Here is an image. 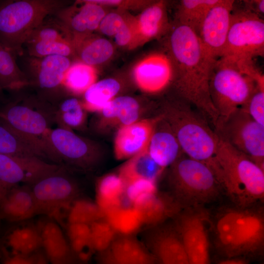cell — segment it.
I'll list each match as a JSON object with an SVG mask.
<instances>
[{
	"instance_id": "obj_1",
	"label": "cell",
	"mask_w": 264,
	"mask_h": 264,
	"mask_svg": "<svg viewBox=\"0 0 264 264\" xmlns=\"http://www.w3.org/2000/svg\"><path fill=\"white\" fill-rule=\"evenodd\" d=\"M169 53L176 68V87L187 103L196 107L217 129L220 118L210 94L209 79L217 60L211 58L198 35L190 28L176 23L170 31Z\"/></svg>"
},
{
	"instance_id": "obj_2",
	"label": "cell",
	"mask_w": 264,
	"mask_h": 264,
	"mask_svg": "<svg viewBox=\"0 0 264 264\" xmlns=\"http://www.w3.org/2000/svg\"><path fill=\"white\" fill-rule=\"evenodd\" d=\"M219 136L216 177L236 206H254L264 198V170Z\"/></svg>"
},
{
	"instance_id": "obj_3",
	"label": "cell",
	"mask_w": 264,
	"mask_h": 264,
	"mask_svg": "<svg viewBox=\"0 0 264 264\" xmlns=\"http://www.w3.org/2000/svg\"><path fill=\"white\" fill-rule=\"evenodd\" d=\"M216 245L227 259L261 254L264 246V219L253 206L224 210L214 225Z\"/></svg>"
},
{
	"instance_id": "obj_4",
	"label": "cell",
	"mask_w": 264,
	"mask_h": 264,
	"mask_svg": "<svg viewBox=\"0 0 264 264\" xmlns=\"http://www.w3.org/2000/svg\"><path fill=\"white\" fill-rule=\"evenodd\" d=\"M64 0H8L0 2V42L17 57L33 31L67 5Z\"/></svg>"
},
{
	"instance_id": "obj_5",
	"label": "cell",
	"mask_w": 264,
	"mask_h": 264,
	"mask_svg": "<svg viewBox=\"0 0 264 264\" xmlns=\"http://www.w3.org/2000/svg\"><path fill=\"white\" fill-rule=\"evenodd\" d=\"M163 116L182 152L187 157L206 164L215 175L220 139L218 133L187 102L168 106Z\"/></svg>"
},
{
	"instance_id": "obj_6",
	"label": "cell",
	"mask_w": 264,
	"mask_h": 264,
	"mask_svg": "<svg viewBox=\"0 0 264 264\" xmlns=\"http://www.w3.org/2000/svg\"><path fill=\"white\" fill-rule=\"evenodd\" d=\"M171 167V195L183 208L203 206L215 200L222 190L213 172L202 162L187 156Z\"/></svg>"
},
{
	"instance_id": "obj_7",
	"label": "cell",
	"mask_w": 264,
	"mask_h": 264,
	"mask_svg": "<svg viewBox=\"0 0 264 264\" xmlns=\"http://www.w3.org/2000/svg\"><path fill=\"white\" fill-rule=\"evenodd\" d=\"M255 81L234 64L218 59L210 76L209 91L218 112L220 125L238 109L247 102L256 90Z\"/></svg>"
},
{
	"instance_id": "obj_8",
	"label": "cell",
	"mask_w": 264,
	"mask_h": 264,
	"mask_svg": "<svg viewBox=\"0 0 264 264\" xmlns=\"http://www.w3.org/2000/svg\"><path fill=\"white\" fill-rule=\"evenodd\" d=\"M264 54V22L262 17L243 7L234 5L225 46L220 59L238 66L253 62L255 58Z\"/></svg>"
},
{
	"instance_id": "obj_9",
	"label": "cell",
	"mask_w": 264,
	"mask_h": 264,
	"mask_svg": "<svg viewBox=\"0 0 264 264\" xmlns=\"http://www.w3.org/2000/svg\"><path fill=\"white\" fill-rule=\"evenodd\" d=\"M54 110L55 105L31 96L0 109V120L20 133L47 144L45 138L51 129L49 119H54Z\"/></svg>"
},
{
	"instance_id": "obj_10",
	"label": "cell",
	"mask_w": 264,
	"mask_h": 264,
	"mask_svg": "<svg viewBox=\"0 0 264 264\" xmlns=\"http://www.w3.org/2000/svg\"><path fill=\"white\" fill-rule=\"evenodd\" d=\"M19 65L25 74L29 86L36 89L40 98L50 103L62 99L65 75L72 64L70 58L58 55L35 57L19 56Z\"/></svg>"
},
{
	"instance_id": "obj_11",
	"label": "cell",
	"mask_w": 264,
	"mask_h": 264,
	"mask_svg": "<svg viewBox=\"0 0 264 264\" xmlns=\"http://www.w3.org/2000/svg\"><path fill=\"white\" fill-rule=\"evenodd\" d=\"M216 132L264 170V126L243 109L236 110Z\"/></svg>"
},
{
	"instance_id": "obj_12",
	"label": "cell",
	"mask_w": 264,
	"mask_h": 264,
	"mask_svg": "<svg viewBox=\"0 0 264 264\" xmlns=\"http://www.w3.org/2000/svg\"><path fill=\"white\" fill-rule=\"evenodd\" d=\"M203 206L184 208L174 219L189 264H210L209 215Z\"/></svg>"
},
{
	"instance_id": "obj_13",
	"label": "cell",
	"mask_w": 264,
	"mask_h": 264,
	"mask_svg": "<svg viewBox=\"0 0 264 264\" xmlns=\"http://www.w3.org/2000/svg\"><path fill=\"white\" fill-rule=\"evenodd\" d=\"M38 215L52 216L62 207L72 203L77 197L76 183L62 168L40 178L30 186Z\"/></svg>"
},
{
	"instance_id": "obj_14",
	"label": "cell",
	"mask_w": 264,
	"mask_h": 264,
	"mask_svg": "<svg viewBox=\"0 0 264 264\" xmlns=\"http://www.w3.org/2000/svg\"><path fill=\"white\" fill-rule=\"evenodd\" d=\"M45 141L59 162L63 160L88 169L96 160L97 151L95 145L72 130L60 127L50 129Z\"/></svg>"
},
{
	"instance_id": "obj_15",
	"label": "cell",
	"mask_w": 264,
	"mask_h": 264,
	"mask_svg": "<svg viewBox=\"0 0 264 264\" xmlns=\"http://www.w3.org/2000/svg\"><path fill=\"white\" fill-rule=\"evenodd\" d=\"M62 168L41 158L0 154V181L8 190L21 183L30 186Z\"/></svg>"
},
{
	"instance_id": "obj_16",
	"label": "cell",
	"mask_w": 264,
	"mask_h": 264,
	"mask_svg": "<svg viewBox=\"0 0 264 264\" xmlns=\"http://www.w3.org/2000/svg\"><path fill=\"white\" fill-rule=\"evenodd\" d=\"M235 0H219L209 11L198 36L209 55L217 60L224 51L229 30Z\"/></svg>"
},
{
	"instance_id": "obj_17",
	"label": "cell",
	"mask_w": 264,
	"mask_h": 264,
	"mask_svg": "<svg viewBox=\"0 0 264 264\" xmlns=\"http://www.w3.org/2000/svg\"><path fill=\"white\" fill-rule=\"evenodd\" d=\"M144 238L146 247L158 264H189L174 224L149 228Z\"/></svg>"
},
{
	"instance_id": "obj_18",
	"label": "cell",
	"mask_w": 264,
	"mask_h": 264,
	"mask_svg": "<svg viewBox=\"0 0 264 264\" xmlns=\"http://www.w3.org/2000/svg\"><path fill=\"white\" fill-rule=\"evenodd\" d=\"M78 2L79 7L67 5L54 15L70 33L73 44L98 29L106 15L102 5L90 0Z\"/></svg>"
},
{
	"instance_id": "obj_19",
	"label": "cell",
	"mask_w": 264,
	"mask_h": 264,
	"mask_svg": "<svg viewBox=\"0 0 264 264\" xmlns=\"http://www.w3.org/2000/svg\"><path fill=\"white\" fill-rule=\"evenodd\" d=\"M175 64L171 55L154 53L139 63L134 70L137 84L145 91L158 92L175 82Z\"/></svg>"
},
{
	"instance_id": "obj_20",
	"label": "cell",
	"mask_w": 264,
	"mask_h": 264,
	"mask_svg": "<svg viewBox=\"0 0 264 264\" xmlns=\"http://www.w3.org/2000/svg\"><path fill=\"white\" fill-rule=\"evenodd\" d=\"M160 118L139 120L118 129L114 140L116 158L129 159L147 150Z\"/></svg>"
},
{
	"instance_id": "obj_21",
	"label": "cell",
	"mask_w": 264,
	"mask_h": 264,
	"mask_svg": "<svg viewBox=\"0 0 264 264\" xmlns=\"http://www.w3.org/2000/svg\"><path fill=\"white\" fill-rule=\"evenodd\" d=\"M98 264H155L147 247L133 236L118 235L98 254Z\"/></svg>"
},
{
	"instance_id": "obj_22",
	"label": "cell",
	"mask_w": 264,
	"mask_h": 264,
	"mask_svg": "<svg viewBox=\"0 0 264 264\" xmlns=\"http://www.w3.org/2000/svg\"><path fill=\"white\" fill-rule=\"evenodd\" d=\"M41 248L49 264H73L74 258L67 238L58 224L51 219L38 225Z\"/></svg>"
},
{
	"instance_id": "obj_23",
	"label": "cell",
	"mask_w": 264,
	"mask_h": 264,
	"mask_svg": "<svg viewBox=\"0 0 264 264\" xmlns=\"http://www.w3.org/2000/svg\"><path fill=\"white\" fill-rule=\"evenodd\" d=\"M0 154L32 156L53 160L47 145L26 137L0 120Z\"/></svg>"
},
{
	"instance_id": "obj_24",
	"label": "cell",
	"mask_w": 264,
	"mask_h": 264,
	"mask_svg": "<svg viewBox=\"0 0 264 264\" xmlns=\"http://www.w3.org/2000/svg\"><path fill=\"white\" fill-rule=\"evenodd\" d=\"M136 207L141 215L143 225L148 228L174 219L184 208L170 194H155Z\"/></svg>"
},
{
	"instance_id": "obj_25",
	"label": "cell",
	"mask_w": 264,
	"mask_h": 264,
	"mask_svg": "<svg viewBox=\"0 0 264 264\" xmlns=\"http://www.w3.org/2000/svg\"><path fill=\"white\" fill-rule=\"evenodd\" d=\"M99 112V125L101 128L118 129L139 120L140 107L134 98L122 96L113 99Z\"/></svg>"
},
{
	"instance_id": "obj_26",
	"label": "cell",
	"mask_w": 264,
	"mask_h": 264,
	"mask_svg": "<svg viewBox=\"0 0 264 264\" xmlns=\"http://www.w3.org/2000/svg\"><path fill=\"white\" fill-rule=\"evenodd\" d=\"M0 214L13 221L24 220L38 215L30 186H16L10 189L0 204Z\"/></svg>"
},
{
	"instance_id": "obj_27",
	"label": "cell",
	"mask_w": 264,
	"mask_h": 264,
	"mask_svg": "<svg viewBox=\"0 0 264 264\" xmlns=\"http://www.w3.org/2000/svg\"><path fill=\"white\" fill-rule=\"evenodd\" d=\"M148 152L155 162L162 169L171 166L183 153L175 134L169 126L156 130L152 136Z\"/></svg>"
},
{
	"instance_id": "obj_28",
	"label": "cell",
	"mask_w": 264,
	"mask_h": 264,
	"mask_svg": "<svg viewBox=\"0 0 264 264\" xmlns=\"http://www.w3.org/2000/svg\"><path fill=\"white\" fill-rule=\"evenodd\" d=\"M140 37L148 40L169 31L170 26L164 1H156L146 8L135 22Z\"/></svg>"
},
{
	"instance_id": "obj_29",
	"label": "cell",
	"mask_w": 264,
	"mask_h": 264,
	"mask_svg": "<svg viewBox=\"0 0 264 264\" xmlns=\"http://www.w3.org/2000/svg\"><path fill=\"white\" fill-rule=\"evenodd\" d=\"M103 219L119 235L132 236L143 225L139 211L123 203L105 212Z\"/></svg>"
},
{
	"instance_id": "obj_30",
	"label": "cell",
	"mask_w": 264,
	"mask_h": 264,
	"mask_svg": "<svg viewBox=\"0 0 264 264\" xmlns=\"http://www.w3.org/2000/svg\"><path fill=\"white\" fill-rule=\"evenodd\" d=\"M147 149L129 159L121 168L119 175L124 185L129 181L139 178L155 182L164 170L153 159Z\"/></svg>"
},
{
	"instance_id": "obj_31",
	"label": "cell",
	"mask_w": 264,
	"mask_h": 264,
	"mask_svg": "<svg viewBox=\"0 0 264 264\" xmlns=\"http://www.w3.org/2000/svg\"><path fill=\"white\" fill-rule=\"evenodd\" d=\"M17 58L16 55L4 47L0 49V87L3 90L18 92L29 86Z\"/></svg>"
},
{
	"instance_id": "obj_32",
	"label": "cell",
	"mask_w": 264,
	"mask_h": 264,
	"mask_svg": "<svg viewBox=\"0 0 264 264\" xmlns=\"http://www.w3.org/2000/svg\"><path fill=\"white\" fill-rule=\"evenodd\" d=\"M75 53L81 62L88 66L101 64L107 61L112 55L113 47L108 40L87 36L73 44Z\"/></svg>"
},
{
	"instance_id": "obj_33",
	"label": "cell",
	"mask_w": 264,
	"mask_h": 264,
	"mask_svg": "<svg viewBox=\"0 0 264 264\" xmlns=\"http://www.w3.org/2000/svg\"><path fill=\"white\" fill-rule=\"evenodd\" d=\"M124 183L119 175L102 177L96 186V204L103 214L123 203Z\"/></svg>"
},
{
	"instance_id": "obj_34",
	"label": "cell",
	"mask_w": 264,
	"mask_h": 264,
	"mask_svg": "<svg viewBox=\"0 0 264 264\" xmlns=\"http://www.w3.org/2000/svg\"><path fill=\"white\" fill-rule=\"evenodd\" d=\"M120 88L116 80L108 78L95 82L83 93V106L86 110L99 112L114 99Z\"/></svg>"
},
{
	"instance_id": "obj_35",
	"label": "cell",
	"mask_w": 264,
	"mask_h": 264,
	"mask_svg": "<svg viewBox=\"0 0 264 264\" xmlns=\"http://www.w3.org/2000/svg\"><path fill=\"white\" fill-rule=\"evenodd\" d=\"M54 119L60 128L79 129L85 124L86 110L82 102L75 97L62 99L55 105Z\"/></svg>"
},
{
	"instance_id": "obj_36",
	"label": "cell",
	"mask_w": 264,
	"mask_h": 264,
	"mask_svg": "<svg viewBox=\"0 0 264 264\" xmlns=\"http://www.w3.org/2000/svg\"><path fill=\"white\" fill-rule=\"evenodd\" d=\"M219 0H180L177 12V23L190 28L198 34L205 16Z\"/></svg>"
},
{
	"instance_id": "obj_37",
	"label": "cell",
	"mask_w": 264,
	"mask_h": 264,
	"mask_svg": "<svg viewBox=\"0 0 264 264\" xmlns=\"http://www.w3.org/2000/svg\"><path fill=\"white\" fill-rule=\"evenodd\" d=\"M7 243L15 254L36 253L42 246L38 225H27L15 229L9 235Z\"/></svg>"
},
{
	"instance_id": "obj_38",
	"label": "cell",
	"mask_w": 264,
	"mask_h": 264,
	"mask_svg": "<svg viewBox=\"0 0 264 264\" xmlns=\"http://www.w3.org/2000/svg\"><path fill=\"white\" fill-rule=\"evenodd\" d=\"M96 72L93 66L82 62L72 63L66 72L63 86L65 91L75 94H83L95 82Z\"/></svg>"
},
{
	"instance_id": "obj_39",
	"label": "cell",
	"mask_w": 264,
	"mask_h": 264,
	"mask_svg": "<svg viewBox=\"0 0 264 264\" xmlns=\"http://www.w3.org/2000/svg\"><path fill=\"white\" fill-rule=\"evenodd\" d=\"M67 240L73 257L81 262H86L94 253L92 247L90 225L68 224Z\"/></svg>"
},
{
	"instance_id": "obj_40",
	"label": "cell",
	"mask_w": 264,
	"mask_h": 264,
	"mask_svg": "<svg viewBox=\"0 0 264 264\" xmlns=\"http://www.w3.org/2000/svg\"><path fill=\"white\" fill-rule=\"evenodd\" d=\"M23 53L35 57L58 55L70 58L75 54L73 44L63 41H37L26 42L23 45Z\"/></svg>"
},
{
	"instance_id": "obj_41",
	"label": "cell",
	"mask_w": 264,
	"mask_h": 264,
	"mask_svg": "<svg viewBox=\"0 0 264 264\" xmlns=\"http://www.w3.org/2000/svg\"><path fill=\"white\" fill-rule=\"evenodd\" d=\"M37 41H63L73 44L71 35L54 15L47 18L36 28L25 43Z\"/></svg>"
},
{
	"instance_id": "obj_42",
	"label": "cell",
	"mask_w": 264,
	"mask_h": 264,
	"mask_svg": "<svg viewBox=\"0 0 264 264\" xmlns=\"http://www.w3.org/2000/svg\"><path fill=\"white\" fill-rule=\"evenodd\" d=\"M103 219V214L96 203L85 199H76L71 203L68 214V224L90 225Z\"/></svg>"
},
{
	"instance_id": "obj_43",
	"label": "cell",
	"mask_w": 264,
	"mask_h": 264,
	"mask_svg": "<svg viewBox=\"0 0 264 264\" xmlns=\"http://www.w3.org/2000/svg\"><path fill=\"white\" fill-rule=\"evenodd\" d=\"M156 192L155 181L136 179L125 184L123 198L127 204L136 207Z\"/></svg>"
},
{
	"instance_id": "obj_44",
	"label": "cell",
	"mask_w": 264,
	"mask_h": 264,
	"mask_svg": "<svg viewBox=\"0 0 264 264\" xmlns=\"http://www.w3.org/2000/svg\"><path fill=\"white\" fill-rule=\"evenodd\" d=\"M91 239L94 252L98 254L106 250L116 236L110 224L104 219L90 224Z\"/></svg>"
},
{
	"instance_id": "obj_45",
	"label": "cell",
	"mask_w": 264,
	"mask_h": 264,
	"mask_svg": "<svg viewBox=\"0 0 264 264\" xmlns=\"http://www.w3.org/2000/svg\"><path fill=\"white\" fill-rule=\"evenodd\" d=\"M241 108L255 121L264 126V89L257 87L247 102Z\"/></svg>"
},
{
	"instance_id": "obj_46",
	"label": "cell",
	"mask_w": 264,
	"mask_h": 264,
	"mask_svg": "<svg viewBox=\"0 0 264 264\" xmlns=\"http://www.w3.org/2000/svg\"><path fill=\"white\" fill-rule=\"evenodd\" d=\"M126 22L120 14L111 12L106 14L99 24L98 29L107 36H114Z\"/></svg>"
},
{
	"instance_id": "obj_47",
	"label": "cell",
	"mask_w": 264,
	"mask_h": 264,
	"mask_svg": "<svg viewBox=\"0 0 264 264\" xmlns=\"http://www.w3.org/2000/svg\"><path fill=\"white\" fill-rule=\"evenodd\" d=\"M136 32L137 33L135 25L132 26L126 22L114 36L115 42L117 45L121 46L127 45L132 42Z\"/></svg>"
},
{
	"instance_id": "obj_48",
	"label": "cell",
	"mask_w": 264,
	"mask_h": 264,
	"mask_svg": "<svg viewBox=\"0 0 264 264\" xmlns=\"http://www.w3.org/2000/svg\"><path fill=\"white\" fill-rule=\"evenodd\" d=\"M37 253L30 255L13 254L5 260L4 264H34Z\"/></svg>"
},
{
	"instance_id": "obj_49",
	"label": "cell",
	"mask_w": 264,
	"mask_h": 264,
	"mask_svg": "<svg viewBox=\"0 0 264 264\" xmlns=\"http://www.w3.org/2000/svg\"><path fill=\"white\" fill-rule=\"evenodd\" d=\"M243 7L260 16L264 13V0H243Z\"/></svg>"
},
{
	"instance_id": "obj_50",
	"label": "cell",
	"mask_w": 264,
	"mask_h": 264,
	"mask_svg": "<svg viewBox=\"0 0 264 264\" xmlns=\"http://www.w3.org/2000/svg\"><path fill=\"white\" fill-rule=\"evenodd\" d=\"M218 264H247L243 259L239 258H229L221 261Z\"/></svg>"
},
{
	"instance_id": "obj_51",
	"label": "cell",
	"mask_w": 264,
	"mask_h": 264,
	"mask_svg": "<svg viewBox=\"0 0 264 264\" xmlns=\"http://www.w3.org/2000/svg\"><path fill=\"white\" fill-rule=\"evenodd\" d=\"M34 264H49L43 252H38Z\"/></svg>"
},
{
	"instance_id": "obj_52",
	"label": "cell",
	"mask_w": 264,
	"mask_h": 264,
	"mask_svg": "<svg viewBox=\"0 0 264 264\" xmlns=\"http://www.w3.org/2000/svg\"><path fill=\"white\" fill-rule=\"evenodd\" d=\"M8 191L2 185L0 181V204L4 198Z\"/></svg>"
},
{
	"instance_id": "obj_53",
	"label": "cell",
	"mask_w": 264,
	"mask_h": 264,
	"mask_svg": "<svg viewBox=\"0 0 264 264\" xmlns=\"http://www.w3.org/2000/svg\"><path fill=\"white\" fill-rule=\"evenodd\" d=\"M4 93H3V90L2 89V88L0 87V101H2V99L4 98Z\"/></svg>"
},
{
	"instance_id": "obj_54",
	"label": "cell",
	"mask_w": 264,
	"mask_h": 264,
	"mask_svg": "<svg viewBox=\"0 0 264 264\" xmlns=\"http://www.w3.org/2000/svg\"><path fill=\"white\" fill-rule=\"evenodd\" d=\"M3 46H2V44H1V43L0 42V49L3 47Z\"/></svg>"
}]
</instances>
